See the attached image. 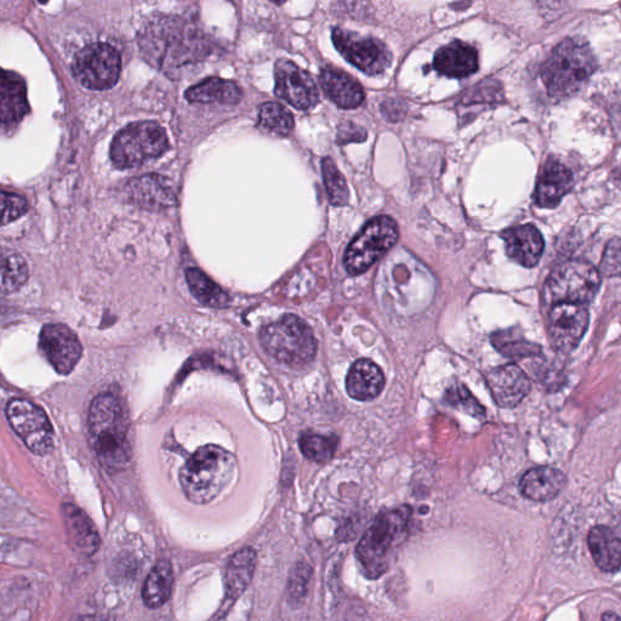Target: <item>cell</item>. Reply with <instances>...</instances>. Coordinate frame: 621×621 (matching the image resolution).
Masks as SVG:
<instances>
[{
	"instance_id": "6da1fadb",
	"label": "cell",
	"mask_w": 621,
	"mask_h": 621,
	"mask_svg": "<svg viewBox=\"0 0 621 621\" xmlns=\"http://www.w3.org/2000/svg\"><path fill=\"white\" fill-rule=\"evenodd\" d=\"M138 38L148 64L173 79L195 71L213 51L205 33L179 16H152L141 27Z\"/></svg>"
},
{
	"instance_id": "7a4b0ae2",
	"label": "cell",
	"mask_w": 621,
	"mask_h": 621,
	"mask_svg": "<svg viewBox=\"0 0 621 621\" xmlns=\"http://www.w3.org/2000/svg\"><path fill=\"white\" fill-rule=\"evenodd\" d=\"M89 432L100 464L107 471L118 472L128 466L131 458L128 421L121 401L111 393H102L91 403Z\"/></svg>"
},
{
	"instance_id": "3957f363",
	"label": "cell",
	"mask_w": 621,
	"mask_h": 621,
	"mask_svg": "<svg viewBox=\"0 0 621 621\" xmlns=\"http://www.w3.org/2000/svg\"><path fill=\"white\" fill-rule=\"evenodd\" d=\"M236 469V458L218 446L199 448L180 472V484L193 504L205 505L229 486Z\"/></svg>"
},
{
	"instance_id": "277c9868",
	"label": "cell",
	"mask_w": 621,
	"mask_h": 621,
	"mask_svg": "<svg viewBox=\"0 0 621 621\" xmlns=\"http://www.w3.org/2000/svg\"><path fill=\"white\" fill-rule=\"evenodd\" d=\"M597 68L589 44L579 38H567L557 45L541 67V78L551 98L566 99L578 93Z\"/></svg>"
},
{
	"instance_id": "5b68a950",
	"label": "cell",
	"mask_w": 621,
	"mask_h": 621,
	"mask_svg": "<svg viewBox=\"0 0 621 621\" xmlns=\"http://www.w3.org/2000/svg\"><path fill=\"white\" fill-rule=\"evenodd\" d=\"M260 343L269 355L288 367L300 368L315 360L317 340L313 330L294 315L283 316L261 329Z\"/></svg>"
},
{
	"instance_id": "8992f818",
	"label": "cell",
	"mask_w": 621,
	"mask_h": 621,
	"mask_svg": "<svg viewBox=\"0 0 621 621\" xmlns=\"http://www.w3.org/2000/svg\"><path fill=\"white\" fill-rule=\"evenodd\" d=\"M409 507L383 512L358 544L357 558L370 578H378L389 567L390 557L407 533Z\"/></svg>"
},
{
	"instance_id": "52a82bcc",
	"label": "cell",
	"mask_w": 621,
	"mask_h": 621,
	"mask_svg": "<svg viewBox=\"0 0 621 621\" xmlns=\"http://www.w3.org/2000/svg\"><path fill=\"white\" fill-rule=\"evenodd\" d=\"M167 133L155 122H138L128 125L113 139L110 157L118 169H131L159 158L167 152Z\"/></svg>"
},
{
	"instance_id": "ba28073f",
	"label": "cell",
	"mask_w": 621,
	"mask_h": 621,
	"mask_svg": "<svg viewBox=\"0 0 621 621\" xmlns=\"http://www.w3.org/2000/svg\"><path fill=\"white\" fill-rule=\"evenodd\" d=\"M400 237L396 221L390 216H376L353 239L345 253V267L351 276L362 275L384 258Z\"/></svg>"
},
{
	"instance_id": "9c48e42d",
	"label": "cell",
	"mask_w": 621,
	"mask_h": 621,
	"mask_svg": "<svg viewBox=\"0 0 621 621\" xmlns=\"http://www.w3.org/2000/svg\"><path fill=\"white\" fill-rule=\"evenodd\" d=\"M601 287V273L583 260H569L556 267L546 282V294L551 303H591Z\"/></svg>"
},
{
	"instance_id": "30bf717a",
	"label": "cell",
	"mask_w": 621,
	"mask_h": 621,
	"mask_svg": "<svg viewBox=\"0 0 621 621\" xmlns=\"http://www.w3.org/2000/svg\"><path fill=\"white\" fill-rule=\"evenodd\" d=\"M122 71L118 51L110 44L93 43L83 48L72 62V72L83 87L107 90L115 87Z\"/></svg>"
},
{
	"instance_id": "8fae6325",
	"label": "cell",
	"mask_w": 621,
	"mask_h": 621,
	"mask_svg": "<svg viewBox=\"0 0 621 621\" xmlns=\"http://www.w3.org/2000/svg\"><path fill=\"white\" fill-rule=\"evenodd\" d=\"M7 418L11 427L31 452L44 455L53 449V426L44 410L36 404L16 398L8 403Z\"/></svg>"
},
{
	"instance_id": "7c38bea8",
	"label": "cell",
	"mask_w": 621,
	"mask_h": 621,
	"mask_svg": "<svg viewBox=\"0 0 621 621\" xmlns=\"http://www.w3.org/2000/svg\"><path fill=\"white\" fill-rule=\"evenodd\" d=\"M333 42L336 50L351 65L368 76H378L391 65V51L378 39L361 37L357 33L334 28Z\"/></svg>"
},
{
	"instance_id": "4fadbf2b",
	"label": "cell",
	"mask_w": 621,
	"mask_h": 621,
	"mask_svg": "<svg viewBox=\"0 0 621 621\" xmlns=\"http://www.w3.org/2000/svg\"><path fill=\"white\" fill-rule=\"evenodd\" d=\"M590 313L584 305L556 304L549 315V333L552 345L561 353H571L588 332Z\"/></svg>"
},
{
	"instance_id": "5bb4252c",
	"label": "cell",
	"mask_w": 621,
	"mask_h": 621,
	"mask_svg": "<svg viewBox=\"0 0 621 621\" xmlns=\"http://www.w3.org/2000/svg\"><path fill=\"white\" fill-rule=\"evenodd\" d=\"M276 89L279 99L287 101L298 110L306 111L319 101L318 89L309 73L301 70L294 62L278 60L275 67Z\"/></svg>"
},
{
	"instance_id": "9a60e30c",
	"label": "cell",
	"mask_w": 621,
	"mask_h": 621,
	"mask_svg": "<svg viewBox=\"0 0 621 621\" xmlns=\"http://www.w3.org/2000/svg\"><path fill=\"white\" fill-rule=\"evenodd\" d=\"M39 346L51 366L61 375L70 374L83 355L81 341L64 324H47L42 329Z\"/></svg>"
},
{
	"instance_id": "2e32d148",
	"label": "cell",
	"mask_w": 621,
	"mask_h": 621,
	"mask_svg": "<svg viewBox=\"0 0 621 621\" xmlns=\"http://www.w3.org/2000/svg\"><path fill=\"white\" fill-rule=\"evenodd\" d=\"M124 196L129 203L151 212H162L176 205L173 185L157 174L131 179L124 186Z\"/></svg>"
},
{
	"instance_id": "e0dca14e",
	"label": "cell",
	"mask_w": 621,
	"mask_h": 621,
	"mask_svg": "<svg viewBox=\"0 0 621 621\" xmlns=\"http://www.w3.org/2000/svg\"><path fill=\"white\" fill-rule=\"evenodd\" d=\"M493 400L501 408H514L531 391V380L516 364H506L491 370L486 376Z\"/></svg>"
},
{
	"instance_id": "ac0fdd59",
	"label": "cell",
	"mask_w": 621,
	"mask_h": 621,
	"mask_svg": "<svg viewBox=\"0 0 621 621\" xmlns=\"http://www.w3.org/2000/svg\"><path fill=\"white\" fill-rule=\"evenodd\" d=\"M509 258L523 267L537 266L543 256L545 243L537 227L528 224L511 227L501 233Z\"/></svg>"
},
{
	"instance_id": "d6986e66",
	"label": "cell",
	"mask_w": 621,
	"mask_h": 621,
	"mask_svg": "<svg viewBox=\"0 0 621 621\" xmlns=\"http://www.w3.org/2000/svg\"><path fill=\"white\" fill-rule=\"evenodd\" d=\"M68 544L76 554L91 557L99 551L101 539L93 521L73 504L62 506Z\"/></svg>"
},
{
	"instance_id": "ffe728a7",
	"label": "cell",
	"mask_w": 621,
	"mask_h": 621,
	"mask_svg": "<svg viewBox=\"0 0 621 621\" xmlns=\"http://www.w3.org/2000/svg\"><path fill=\"white\" fill-rule=\"evenodd\" d=\"M572 186L571 170L556 158H550L541 170L537 190L534 193L535 203L541 208H555L571 191Z\"/></svg>"
},
{
	"instance_id": "44dd1931",
	"label": "cell",
	"mask_w": 621,
	"mask_h": 621,
	"mask_svg": "<svg viewBox=\"0 0 621 621\" xmlns=\"http://www.w3.org/2000/svg\"><path fill=\"white\" fill-rule=\"evenodd\" d=\"M319 84L327 98L340 108H356L364 101L362 85L339 68L323 67Z\"/></svg>"
},
{
	"instance_id": "7402d4cb",
	"label": "cell",
	"mask_w": 621,
	"mask_h": 621,
	"mask_svg": "<svg viewBox=\"0 0 621 621\" xmlns=\"http://www.w3.org/2000/svg\"><path fill=\"white\" fill-rule=\"evenodd\" d=\"M30 111L24 79L19 74L3 71L2 93H0V117L3 130L16 127Z\"/></svg>"
},
{
	"instance_id": "603a6c76",
	"label": "cell",
	"mask_w": 621,
	"mask_h": 621,
	"mask_svg": "<svg viewBox=\"0 0 621 621\" xmlns=\"http://www.w3.org/2000/svg\"><path fill=\"white\" fill-rule=\"evenodd\" d=\"M434 67L450 78H465L478 71V53L470 44L455 41L444 45L435 54Z\"/></svg>"
},
{
	"instance_id": "cb8c5ba5",
	"label": "cell",
	"mask_w": 621,
	"mask_h": 621,
	"mask_svg": "<svg viewBox=\"0 0 621 621\" xmlns=\"http://www.w3.org/2000/svg\"><path fill=\"white\" fill-rule=\"evenodd\" d=\"M567 477L552 466H538L526 472L520 482L523 497L533 501L555 499L566 487Z\"/></svg>"
},
{
	"instance_id": "d4e9b609",
	"label": "cell",
	"mask_w": 621,
	"mask_h": 621,
	"mask_svg": "<svg viewBox=\"0 0 621 621\" xmlns=\"http://www.w3.org/2000/svg\"><path fill=\"white\" fill-rule=\"evenodd\" d=\"M385 378L381 369L373 361L362 358L349 370L346 378V391L353 400L368 402L378 397L384 390Z\"/></svg>"
},
{
	"instance_id": "484cf974",
	"label": "cell",
	"mask_w": 621,
	"mask_h": 621,
	"mask_svg": "<svg viewBox=\"0 0 621 621\" xmlns=\"http://www.w3.org/2000/svg\"><path fill=\"white\" fill-rule=\"evenodd\" d=\"M256 562V552L252 548L239 550L231 557L226 567V602L232 603L246 592L252 583Z\"/></svg>"
},
{
	"instance_id": "4316f807",
	"label": "cell",
	"mask_w": 621,
	"mask_h": 621,
	"mask_svg": "<svg viewBox=\"0 0 621 621\" xmlns=\"http://www.w3.org/2000/svg\"><path fill=\"white\" fill-rule=\"evenodd\" d=\"M185 98L197 104L236 105L242 100V90L232 81L219 77H210L192 85L185 93Z\"/></svg>"
},
{
	"instance_id": "83f0119b",
	"label": "cell",
	"mask_w": 621,
	"mask_h": 621,
	"mask_svg": "<svg viewBox=\"0 0 621 621\" xmlns=\"http://www.w3.org/2000/svg\"><path fill=\"white\" fill-rule=\"evenodd\" d=\"M589 548L602 571L612 573L621 567V543L612 529L602 526L592 528Z\"/></svg>"
},
{
	"instance_id": "f1b7e54d",
	"label": "cell",
	"mask_w": 621,
	"mask_h": 621,
	"mask_svg": "<svg viewBox=\"0 0 621 621\" xmlns=\"http://www.w3.org/2000/svg\"><path fill=\"white\" fill-rule=\"evenodd\" d=\"M174 588V572L169 561H159L152 568L142 589V600L150 609L161 608L169 601Z\"/></svg>"
},
{
	"instance_id": "f546056e",
	"label": "cell",
	"mask_w": 621,
	"mask_h": 621,
	"mask_svg": "<svg viewBox=\"0 0 621 621\" xmlns=\"http://www.w3.org/2000/svg\"><path fill=\"white\" fill-rule=\"evenodd\" d=\"M186 279L192 295L202 305L214 307V309H224L229 306V295L201 270L188 269Z\"/></svg>"
},
{
	"instance_id": "4dcf8cb0",
	"label": "cell",
	"mask_w": 621,
	"mask_h": 621,
	"mask_svg": "<svg viewBox=\"0 0 621 621\" xmlns=\"http://www.w3.org/2000/svg\"><path fill=\"white\" fill-rule=\"evenodd\" d=\"M492 344L505 357L524 358L540 356L543 349L538 344L531 343L516 329L501 330L492 335Z\"/></svg>"
},
{
	"instance_id": "1f68e13d",
	"label": "cell",
	"mask_w": 621,
	"mask_h": 621,
	"mask_svg": "<svg viewBox=\"0 0 621 621\" xmlns=\"http://www.w3.org/2000/svg\"><path fill=\"white\" fill-rule=\"evenodd\" d=\"M258 125L271 135L287 136L294 128V118L281 104L266 102L260 107Z\"/></svg>"
},
{
	"instance_id": "d6a6232c",
	"label": "cell",
	"mask_w": 621,
	"mask_h": 621,
	"mask_svg": "<svg viewBox=\"0 0 621 621\" xmlns=\"http://www.w3.org/2000/svg\"><path fill=\"white\" fill-rule=\"evenodd\" d=\"M28 279V267L21 255L13 252L3 253L2 290L4 294L17 292Z\"/></svg>"
},
{
	"instance_id": "836d02e7",
	"label": "cell",
	"mask_w": 621,
	"mask_h": 621,
	"mask_svg": "<svg viewBox=\"0 0 621 621\" xmlns=\"http://www.w3.org/2000/svg\"><path fill=\"white\" fill-rule=\"evenodd\" d=\"M322 173L324 184L328 193L329 202L336 207H343L350 201L349 187L346 180L336 168L332 158H324L322 161Z\"/></svg>"
},
{
	"instance_id": "e575fe53",
	"label": "cell",
	"mask_w": 621,
	"mask_h": 621,
	"mask_svg": "<svg viewBox=\"0 0 621 621\" xmlns=\"http://www.w3.org/2000/svg\"><path fill=\"white\" fill-rule=\"evenodd\" d=\"M300 448L307 459L317 461V463H327L333 459L336 448H338V438L305 435L300 438Z\"/></svg>"
},
{
	"instance_id": "d590c367",
	"label": "cell",
	"mask_w": 621,
	"mask_h": 621,
	"mask_svg": "<svg viewBox=\"0 0 621 621\" xmlns=\"http://www.w3.org/2000/svg\"><path fill=\"white\" fill-rule=\"evenodd\" d=\"M312 569L307 563L296 564L288 583V596L294 602L303 601L309 590Z\"/></svg>"
},
{
	"instance_id": "8d00e7d4",
	"label": "cell",
	"mask_w": 621,
	"mask_h": 621,
	"mask_svg": "<svg viewBox=\"0 0 621 621\" xmlns=\"http://www.w3.org/2000/svg\"><path fill=\"white\" fill-rule=\"evenodd\" d=\"M501 96H503V90H501L498 82L484 81L476 85V87L467 90L461 102L464 105L475 104V102H482L484 104V102L497 101L501 99Z\"/></svg>"
},
{
	"instance_id": "74e56055",
	"label": "cell",
	"mask_w": 621,
	"mask_h": 621,
	"mask_svg": "<svg viewBox=\"0 0 621 621\" xmlns=\"http://www.w3.org/2000/svg\"><path fill=\"white\" fill-rule=\"evenodd\" d=\"M600 273L605 277H621V238H614L607 244Z\"/></svg>"
},
{
	"instance_id": "f35d334b",
	"label": "cell",
	"mask_w": 621,
	"mask_h": 621,
	"mask_svg": "<svg viewBox=\"0 0 621 621\" xmlns=\"http://www.w3.org/2000/svg\"><path fill=\"white\" fill-rule=\"evenodd\" d=\"M2 224L8 225L10 222L21 218L28 210V202L24 196L16 195V193H10L3 191L2 195Z\"/></svg>"
},
{
	"instance_id": "ab89813d",
	"label": "cell",
	"mask_w": 621,
	"mask_h": 621,
	"mask_svg": "<svg viewBox=\"0 0 621 621\" xmlns=\"http://www.w3.org/2000/svg\"><path fill=\"white\" fill-rule=\"evenodd\" d=\"M448 397H450V402L453 404L460 403L465 412L474 415L476 418H481L486 413L481 404L475 400V397L464 386H459L457 390H450Z\"/></svg>"
},
{
	"instance_id": "60d3db41",
	"label": "cell",
	"mask_w": 621,
	"mask_h": 621,
	"mask_svg": "<svg viewBox=\"0 0 621 621\" xmlns=\"http://www.w3.org/2000/svg\"><path fill=\"white\" fill-rule=\"evenodd\" d=\"M367 139V131L360 125L351 122H345L340 125L338 131L339 144H347V142H361Z\"/></svg>"
},
{
	"instance_id": "b9f144b4",
	"label": "cell",
	"mask_w": 621,
	"mask_h": 621,
	"mask_svg": "<svg viewBox=\"0 0 621 621\" xmlns=\"http://www.w3.org/2000/svg\"><path fill=\"white\" fill-rule=\"evenodd\" d=\"M389 102L391 105L389 106L385 102V104H383V107H381V111H383L386 118L390 119V121H397V119L402 118V116L404 115V106L400 101L390 100Z\"/></svg>"
},
{
	"instance_id": "7bdbcfd3",
	"label": "cell",
	"mask_w": 621,
	"mask_h": 621,
	"mask_svg": "<svg viewBox=\"0 0 621 621\" xmlns=\"http://www.w3.org/2000/svg\"><path fill=\"white\" fill-rule=\"evenodd\" d=\"M602 621H621L617 614L606 613L603 614Z\"/></svg>"
}]
</instances>
